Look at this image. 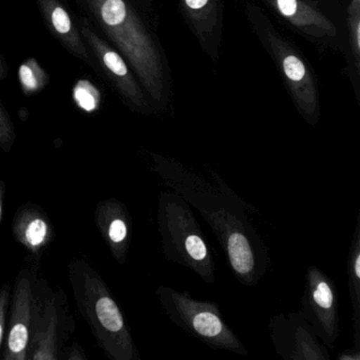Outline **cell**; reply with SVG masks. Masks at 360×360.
Segmentation results:
<instances>
[{"label": "cell", "mask_w": 360, "mask_h": 360, "mask_svg": "<svg viewBox=\"0 0 360 360\" xmlns=\"http://www.w3.org/2000/svg\"><path fill=\"white\" fill-rule=\"evenodd\" d=\"M150 169L200 212L216 236L231 273L245 286L259 284L271 264L269 248L248 218L258 210L238 197L210 166V181L174 158L151 153Z\"/></svg>", "instance_id": "1"}, {"label": "cell", "mask_w": 360, "mask_h": 360, "mask_svg": "<svg viewBox=\"0 0 360 360\" xmlns=\"http://www.w3.org/2000/svg\"><path fill=\"white\" fill-rule=\"evenodd\" d=\"M91 15L125 58L157 111L172 98V73L158 37L129 0H84Z\"/></svg>", "instance_id": "2"}, {"label": "cell", "mask_w": 360, "mask_h": 360, "mask_svg": "<svg viewBox=\"0 0 360 360\" xmlns=\"http://www.w3.org/2000/svg\"><path fill=\"white\" fill-rule=\"evenodd\" d=\"M157 221L166 259L191 269L206 283L214 284L216 263L212 248L188 202L174 191H162Z\"/></svg>", "instance_id": "3"}, {"label": "cell", "mask_w": 360, "mask_h": 360, "mask_svg": "<svg viewBox=\"0 0 360 360\" xmlns=\"http://www.w3.org/2000/svg\"><path fill=\"white\" fill-rule=\"evenodd\" d=\"M244 12L257 39L281 73L299 115L309 125H317L320 119V96L311 65L260 8L248 3Z\"/></svg>", "instance_id": "4"}, {"label": "cell", "mask_w": 360, "mask_h": 360, "mask_svg": "<svg viewBox=\"0 0 360 360\" xmlns=\"http://www.w3.org/2000/svg\"><path fill=\"white\" fill-rule=\"evenodd\" d=\"M71 280L79 309L108 357L140 360L131 330L103 280L82 262L71 266Z\"/></svg>", "instance_id": "5"}, {"label": "cell", "mask_w": 360, "mask_h": 360, "mask_svg": "<svg viewBox=\"0 0 360 360\" xmlns=\"http://www.w3.org/2000/svg\"><path fill=\"white\" fill-rule=\"evenodd\" d=\"M164 313L174 324L212 349L248 356L250 352L231 326L225 322L218 303L198 300L187 292L167 285L155 290Z\"/></svg>", "instance_id": "6"}, {"label": "cell", "mask_w": 360, "mask_h": 360, "mask_svg": "<svg viewBox=\"0 0 360 360\" xmlns=\"http://www.w3.org/2000/svg\"><path fill=\"white\" fill-rule=\"evenodd\" d=\"M307 41L345 53V11L341 0H262Z\"/></svg>", "instance_id": "7"}, {"label": "cell", "mask_w": 360, "mask_h": 360, "mask_svg": "<svg viewBox=\"0 0 360 360\" xmlns=\"http://www.w3.org/2000/svg\"><path fill=\"white\" fill-rule=\"evenodd\" d=\"M301 311L321 342L328 349H335L340 334L338 290L332 278L315 265H309L305 271Z\"/></svg>", "instance_id": "8"}, {"label": "cell", "mask_w": 360, "mask_h": 360, "mask_svg": "<svg viewBox=\"0 0 360 360\" xmlns=\"http://www.w3.org/2000/svg\"><path fill=\"white\" fill-rule=\"evenodd\" d=\"M276 354L284 360H330L328 347L301 309L273 316L267 324Z\"/></svg>", "instance_id": "9"}, {"label": "cell", "mask_w": 360, "mask_h": 360, "mask_svg": "<svg viewBox=\"0 0 360 360\" xmlns=\"http://www.w3.org/2000/svg\"><path fill=\"white\" fill-rule=\"evenodd\" d=\"M81 22L79 31L84 41L89 46L100 62L103 70L115 84L117 91L128 106L142 115L155 112L148 96L123 56L113 49L104 39H101L87 20L84 18Z\"/></svg>", "instance_id": "10"}, {"label": "cell", "mask_w": 360, "mask_h": 360, "mask_svg": "<svg viewBox=\"0 0 360 360\" xmlns=\"http://www.w3.org/2000/svg\"><path fill=\"white\" fill-rule=\"evenodd\" d=\"M179 5L202 51L217 62L224 32V0H179Z\"/></svg>", "instance_id": "11"}, {"label": "cell", "mask_w": 360, "mask_h": 360, "mask_svg": "<svg viewBox=\"0 0 360 360\" xmlns=\"http://www.w3.org/2000/svg\"><path fill=\"white\" fill-rule=\"evenodd\" d=\"M44 20L50 32L65 46L68 51L87 63L92 68V62L79 27L73 22L72 16L60 0H37Z\"/></svg>", "instance_id": "12"}, {"label": "cell", "mask_w": 360, "mask_h": 360, "mask_svg": "<svg viewBox=\"0 0 360 360\" xmlns=\"http://www.w3.org/2000/svg\"><path fill=\"white\" fill-rule=\"evenodd\" d=\"M32 290L30 280L27 276L20 275L16 283L14 296L13 313L11 328L8 337V349L6 359H25L27 347L30 342V328L32 321Z\"/></svg>", "instance_id": "13"}, {"label": "cell", "mask_w": 360, "mask_h": 360, "mask_svg": "<svg viewBox=\"0 0 360 360\" xmlns=\"http://www.w3.org/2000/svg\"><path fill=\"white\" fill-rule=\"evenodd\" d=\"M103 217H105V231L111 250L117 260L120 263H124L131 238V220L129 214L123 204L112 200L105 205Z\"/></svg>", "instance_id": "14"}, {"label": "cell", "mask_w": 360, "mask_h": 360, "mask_svg": "<svg viewBox=\"0 0 360 360\" xmlns=\"http://www.w3.org/2000/svg\"><path fill=\"white\" fill-rule=\"evenodd\" d=\"M347 275L354 328L353 347L360 349V216L357 217L355 231L347 252Z\"/></svg>", "instance_id": "15"}, {"label": "cell", "mask_w": 360, "mask_h": 360, "mask_svg": "<svg viewBox=\"0 0 360 360\" xmlns=\"http://www.w3.org/2000/svg\"><path fill=\"white\" fill-rule=\"evenodd\" d=\"M345 60L353 79L356 96L359 94L360 77V0H349L345 10Z\"/></svg>", "instance_id": "16"}, {"label": "cell", "mask_w": 360, "mask_h": 360, "mask_svg": "<svg viewBox=\"0 0 360 360\" xmlns=\"http://www.w3.org/2000/svg\"><path fill=\"white\" fill-rule=\"evenodd\" d=\"M18 77L22 91L26 96L41 91L49 82L47 73L34 58H29L20 66Z\"/></svg>", "instance_id": "17"}, {"label": "cell", "mask_w": 360, "mask_h": 360, "mask_svg": "<svg viewBox=\"0 0 360 360\" xmlns=\"http://www.w3.org/2000/svg\"><path fill=\"white\" fill-rule=\"evenodd\" d=\"M77 105L87 112L96 110L101 103L100 91L88 81H79L75 88Z\"/></svg>", "instance_id": "18"}, {"label": "cell", "mask_w": 360, "mask_h": 360, "mask_svg": "<svg viewBox=\"0 0 360 360\" xmlns=\"http://www.w3.org/2000/svg\"><path fill=\"white\" fill-rule=\"evenodd\" d=\"M48 235V225L41 218L31 220L25 229V240L31 248L41 246Z\"/></svg>", "instance_id": "19"}, {"label": "cell", "mask_w": 360, "mask_h": 360, "mask_svg": "<svg viewBox=\"0 0 360 360\" xmlns=\"http://www.w3.org/2000/svg\"><path fill=\"white\" fill-rule=\"evenodd\" d=\"M13 138V126L3 109L0 108V146L11 144Z\"/></svg>", "instance_id": "20"}, {"label": "cell", "mask_w": 360, "mask_h": 360, "mask_svg": "<svg viewBox=\"0 0 360 360\" xmlns=\"http://www.w3.org/2000/svg\"><path fill=\"white\" fill-rule=\"evenodd\" d=\"M9 285L4 286L0 290V343L3 341L4 328H5L6 313H7L8 300H9Z\"/></svg>", "instance_id": "21"}, {"label": "cell", "mask_w": 360, "mask_h": 360, "mask_svg": "<svg viewBox=\"0 0 360 360\" xmlns=\"http://www.w3.org/2000/svg\"><path fill=\"white\" fill-rule=\"evenodd\" d=\"M338 360H359L360 359V349L359 347H351V349H345L339 354Z\"/></svg>", "instance_id": "22"}, {"label": "cell", "mask_w": 360, "mask_h": 360, "mask_svg": "<svg viewBox=\"0 0 360 360\" xmlns=\"http://www.w3.org/2000/svg\"><path fill=\"white\" fill-rule=\"evenodd\" d=\"M3 65H1V62H0V77L3 75Z\"/></svg>", "instance_id": "23"}, {"label": "cell", "mask_w": 360, "mask_h": 360, "mask_svg": "<svg viewBox=\"0 0 360 360\" xmlns=\"http://www.w3.org/2000/svg\"><path fill=\"white\" fill-rule=\"evenodd\" d=\"M0 216H1V202H0Z\"/></svg>", "instance_id": "24"}]
</instances>
